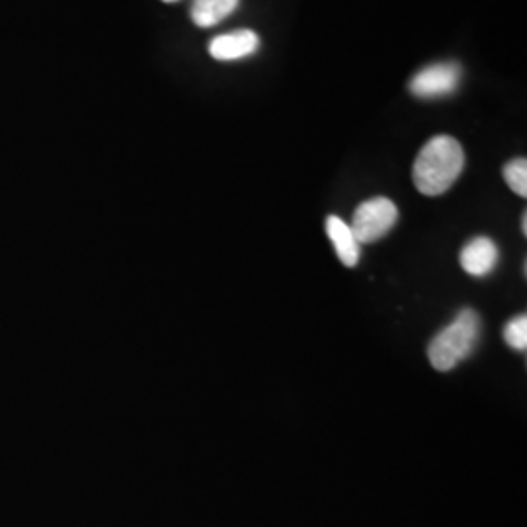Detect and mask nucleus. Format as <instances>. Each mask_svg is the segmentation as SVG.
<instances>
[{
    "instance_id": "f03ea898",
    "label": "nucleus",
    "mask_w": 527,
    "mask_h": 527,
    "mask_svg": "<svg viewBox=\"0 0 527 527\" xmlns=\"http://www.w3.org/2000/svg\"><path fill=\"white\" fill-rule=\"evenodd\" d=\"M483 323L473 309H463L451 325L440 330L428 346L430 364L438 371H451L477 348Z\"/></svg>"
},
{
    "instance_id": "9b49d317",
    "label": "nucleus",
    "mask_w": 527,
    "mask_h": 527,
    "mask_svg": "<svg viewBox=\"0 0 527 527\" xmlns=\"http://www.w3.org/2000/svg\"><path fill=\"white\" fill-rule=\"evenodd\" d=\"M522 231H524V235H527V215L524 213V217H522Z\"/></svg>"
},
{
    "instance_id": "0eeeda50",
    "label": "nucleus",
    "mask_w": 527,
    "mask_h": 527,
    "mask_svg": "<svg viewBox=\"0 0 527 527\" xmlns=\"http://www.w3.org/2000/svg\"><path fill=\"white\" fill-rule=\"evenodd\" d=\"M326 235H328L330 243L334 244L336 254L344 266H348V268L358 266L360 243L356 241V237H354V233L346 221H342L336 215H330L326 219Z\"/></svg>"
},
{
    "instance_id": "423d86ee",
    "label": "nucleus",
    "mask_w": 527,
    "mask_h": 527,
    "mask_svg": "<svg viewBox=\"0 0 527 527\" xmlns=\"http://www.w3.org/2000/svg\"><path fill=\"white\" fill-rule=\"evenodd\" d=\"M260 47V38L252 30H235L213 38L209 43V55L217 61H237L254 55Z\"/></svg>"
},
{
    "instance_id": "20e7f679",
    "label": "nucleus",
    "mask_w": 527,
    "mask_h": 527,
    "mask_svg": "<svg viewBox=\"0 0 527 527\" xmlns=\"http://www.w3.org/2000/svg\"><path fill=\"white\" fill-rule=\"evenodd\" d=\"M461 81V67L457 63H436L420 73L408 84L410 92L418 98H442L451 94Z\"/></svg>"
},
{
    "instance_id": "1a4fd4ad",
    "label": "nucleus",
    "mask_w": 527,
    "mask_h": 527,
    "mask_svg": "<svg viewBox=\"0 0 527 527\" xmlns=\"http://www.w3.org/2000/svg\"><path fill=\"white\" fill-rule=\"evenodd\" d=\"M504 180L516 192L518 196L526 198L527 196V161L526 159H514L504 166L502 170Z\"/></svg>"
},
{
    "instance_id": "9d476101",
    "label": "nucleus",
    "mask_w": 527,
    "mask_h": 527,
    "mask_svg": "<svg viewBox=\"0 0 527 527\" xmlns=\"http://www.w3.org/2000/svg\"><path fill=\"white\" fill-rule=\"evenodd\" d=\"M502 336L506 340V344L514 350H520V352H526L527 348V317L526 315H518L514 319H510L504 330H502Z\"/></svg>"
},
{
    "instance_id": "f8f14e48",
    "label": "nucleus",
    "mask_w": 527,
    "mask_h": 527,
    "mask_svg": "<svg viewBox=\"0 0 527 527\" xmlns=\"http://www.w3.org/2000/svg\"><path fill=\"white\" fill-rule=\"evenodd\" d=\"M163 2H178V0H163Z\"/></svg>"
},
{
    "instance_id": "f257e3e1",
    "label": "nucleus",
    "mask_w": 527,
    "mask_h": 527,
    "mask_svg": "<svg viewBox=\"0 0 527 527\" xmlns=\"http://www.w3.org/2000/svg\"><path fill=\"white\" fill-rule=\"evenodd\" d=\"M463 166L465 153L457 139L449 135L432 137L414 161V186L424 196H442L457 182Z\"/></svg>"
},
{
    "instance_id": "6e6552de",
    "label": "nucleus",
    "mask_w": 527,
    "mask_h": 527,
    "mask_svg": "<svg viewBox=\"0 0 527 527\" xmlns=\"http://www.w3.org/2000/svg\"><path fill=\"white\" fill-rule=\"evenodd\" d=\"M241 0H194L192 20L198 28H213L231 16Z\"/></svg>"
},
{
    "instance_id": "39448f33",
    "label": "nucleus",
    "mask_w": 527,
    "mask_h": 527,
    "mask_svg": "<svg viewBox=\"0 0 527 527\" xmlns=\"http://www.w3.org/2000/svg\"><path fill=\"white\" fill-rule=\"evenodd\" d=\"M500 260V250L496 243L488 237H477L463 246L459 262L461 268L473 278L490 276Z\"/></svg>"
},
{
    "instance_id": "7ed1b4c3",
    "label": "nucleus",
    "mask_w": 527,
    "mask_h": 527,
    "mask_svg": "<svg viewBox=\"0 0 527 527\" xmlns=\"http://www.w3.org/2000/svg\"><path fill=\"white\" fill-rule=\"evenodd\" d=\"M399 219V209L389 198H373L362 203L350 223V229L360 244L383 239Z\"/></svg>"
}]
</instances>
